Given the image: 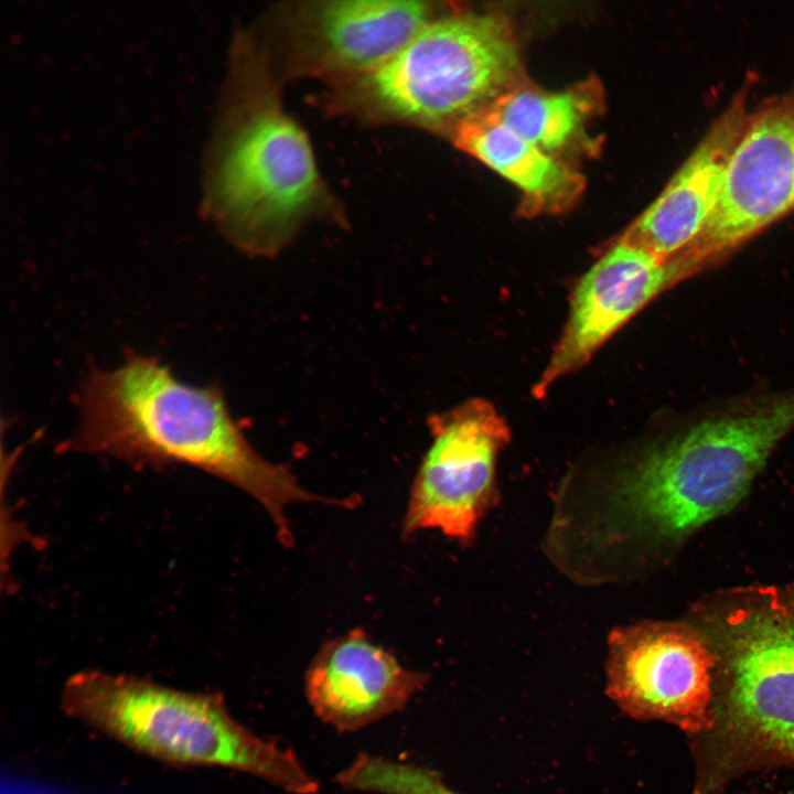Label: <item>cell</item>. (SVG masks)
Masks as SVG:
<instances>
[{"label": "cell", "mask_w": 794, "mask_h": 794, "mask_svg": "<svg viewBox=\"0 0 794 794\" xmlns=\"http://www.w3.org/2000/svg\"><path fill=\"white\" fill-rule=\"evenodd\" d=\"M202 170L200 212L245 253L270 256L309 221H343L253 28L233 36Z\"/></svg>", "instance_id": "6da1fadb"}, {"label": "cell", "mask_w": 794, "mask_h": 794, "mask_svg": "<svg viewBox=\"0 0 794 794\" xmlns=\"http://www.w3.org/2000/svg\"><path fill=\"white\" fill-rule=\"evenodd\" d=\"M764 600L702 632L715 667L708 725L688 737L693 794H725L765 769L794 770V607Z\"/></svg>", "instance_id": "3957f363"}, {"label": "cell", "mask_w": 794, "mask_h": 794, "mask_svg": "<svg viewBox=\"0 0 794 794\" xmlns=\"http://www.w3.org/2000/svg\"><path fill=\"white\" fill-rule=\"evenodd\" d=\"M450 138L457 148L521 190L522 214L565 212L583 192V176L572 167L527 142L485 111L462 121Z\"/></svg>", "instance_id": "5bb4252c"}, {"label": "cell", "mask_w": 794, "mask_h": 794, "mask_svg": "<svg viewBox=\"0 0 794 794\" xmlns=\"http://www.w3.org/2000/svg\"><path fill=\"white\" fill-rule=\"evenodd\" d=\"M794 212V90L750 111L716 207L675 257L691 275Z\"/></svg>", "instance_id": "ba28073f"}, {"label": "cell", "mask_w": 794, "mask_h": 794, "mask_svg": "<svg viewBox=\"0 0 794 794\" xmlns=\"http://www.w3.org/2000/svg\"><path fill=\"white\" fill-rule=\"evenodd\" d=\"M750 88L745 85L732 97L662 193L618 242L661 260L694 242L720 197L729 160L750 114Z\"/></svg>", "instance_id": "7c38bea8"}, {"label": "cell", "mask_w": 794, "mask_h": 794, "mask_svg": "<svg viewBox=\"0 0 794 794\" xmlns=\"http://www.w3.org/2000/svg\"><path fill=\"white\" fill-rule=\"evenodd\" d=\"M523 83L517 43L503 17H434L382 65L333 85L326 105L361 120L450 136Z\"/></svg>", "instance_id": "5b68a950"}, {"label": "cell", "mask_w": 794, "mask_h": 794, "mask_svg": "<svg viewBox=\"0 0 794 794\" xmlns=\"http://www.w3.org/2000/svg\"><path fill=\"white\" fill-rule=\"evenodd\" d=\"M61 704L69 717L159 761L229 768L293 794L319 790L290 749L235 720L219 694L181 691L135 676L83 670L65 683Z\"/></svg>", "instance_id": "8992f818"}, {"label": "cell", "mask_w": 794, "mask_h": 794, "mask_svg": "<svg viewBox=\"0 0 794 794\" xmlns=\"http://www.w3.org/2000/svg\"><path fill=\"white\" fill-rule=\"evenodd\" d=\"M686 278L674 259L661 260L621 242L612 245L576 285L562 333L533 386L534 397L546 396L651 301Z\"/></svg>", "instance_id": "8fae6325"}, {"label": "cell", "mask_w": 794, "mask_h": 794, "mask_svg": "<svg viewBox=\"0 0 794 794\" xmlns=\"http://www.w3.org/2000/svg\"><path fill=\"white\" fill-rule=\"evenodd\" d=\"M431 443L411 487L404 532L437 529L461 541L496 502L495 470L509 442L508 425L483 398L429 419Z\"/></svg>", "instance_id": "9c48e42d"}, {"label": "cell", "mask_w": 794, "mask_h": 794, "mask_svg": "<svg viewBox=\"0 0 794 794\" xmlns=\"http://www.w3.org/2000/svg\"><path fill=\"white\" fill-rule=\"evenodd\" d=\"M76 399L78 428L61 451L140 469L182 464L204 471L256 500L285 544L292 539L286 516L291 504L328 502L253 448L219 387L183 383L154 357L130 353L116 368L90 371Z\"/></svg>", "instance_id": "7a4b0ae2"}, {"label": "cell", "mask_w": 794, "mask_h": 794, "mask_svg": "<svg viewBox=\"0 0 794 794\" xmlns=\"http://www.w3.org/2000/svg\"><path fill=\"white\" fill-rule=\"evenodd\" d=\"M428 680V674L404 668L362 630H353L321 646L304 690L319 718L352 732L403 709Z\"/></svg>", "instance_id": "4fadbf2b"}, {"label": "cell", "mask_w": 794, "mask_h": 794, "mask_svg": "<svg viewBox=\"0 0 794 794\" xmlns=\"http://www.w3.org/2000/svg\"><path fill=\"white\" fill-rule=\"evenodd\" d=\"M432 18L426 1H303L272 9L254 30L280 79L336 85L382 65Z\"/></svg>", "instance_id": "52a82bcc"}, {"label": "cell", "mask_w": 794, "mask_h": 794, "mask_svg": "<svg viewBox=\"0 0 794 794\" xmlns=\"http://www.w3.org/2000/svg\"><path fill=\"white\" fill-rule=\"evenodd\" d=\"M601 98L594 79L557 93L523 83L484 111L527 142L556 157L586 136V125L599 110Z\"/></svg>", "instance_id": "9a60e30c"}, {"label": "cell", "mask_w": 794, "mask_h": 794, "mask_svg": "<svg viewBox=\"0 0 794 794\" xmlns=\"http://www.w3.org/2000/svg\"><path fill=\"white\" fill-rule=\"evenodd\" d=\"M345 788L383 794H458L434 771L366 753L335 776Z\"/></svg>", "instance_id": "2e32d148"}, {"label": "cell", "mask_w": 794, "mask_h": 794, "mask_svg": "<svg viewBox=\"0 0 794 794\" xmlns=\"http://www.w3.org/2000/svg\"><path fill=\"white\" fill-rule=\"evenodd\" d=\"M715 655L702 632L643 622L609 636L607 693L629 716L662 720L688 737L709 719Z\"/></svg>", "instance_id": "30bf717a"}, {"label": "cell", "mask_w": 794, "mask_h": 794, "mask_svg": "<svg viewBox=\"0 0 794 794\" xmlns=\"http://www.w3.org/2000/svg\"><path fill=\"white\" fill-rule=\"evenodd\" d=\"M793 429L794 388L699 421L619 473L611 514L627 534L683 538L732 509Z\"/></svg>", "instance_id": "277c9868"}]
</instances>
